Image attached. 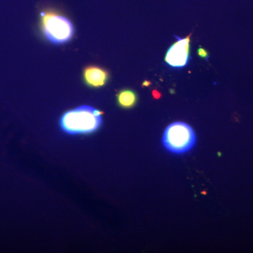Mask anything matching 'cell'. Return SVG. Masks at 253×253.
Segmentation results:
<instances>
[{
  "label": "cell",
  "instance_id": "obj_1",
  "mask_svg": "<svg viewBox=\"0 0 253 253\" xmlns=\"http://www.w3.org/2000/svg\"><path fill=\"white\" fill-rule=\"evenodd\" d=\"M102 113L89 106H82L68 111L60 121L61 129L70 134H89L102 124Z\"/></svg>",
  "mask_w": 253,
  "mask_h": 253
},
{
  "label": "cell",
  "instance_id": "obj_2",
  "mask_svg": "<svg viewBox=\"0 0 253 253\" xmlns=\"http://www.w3.org/2000/svg\"><path fill=\"white\" fill-rule=\"evenodd\" d=\"M196 134L193 128L186 123L176 122L166 128L163 136L165 147L174 154H184L196 143Z\"/></svg>",
  "mask_w": 253,
  "mask_h": 253
},
{
  "label": "cell",
  "instance_id": "obj_3",
  "mask_svg": "<svg viewBox=\"0 0 253 253\" xmlns=\"http://www.w3.org/2000/svg\"><path fill=\"white\" fill-rule=\"evenodd\" d=\"M42 23L46 39L54 44H64L71 41L74 36L72 22L61 15L52 13L44 14Z\"/></svg>",
  "mask_w": 253,
  "mask_h": 253
},
{
  "label": "cell",
  "instance_id": "obj_4",
  "mask_svg": "<svg viewBox=\"0 0 253 253\" xmlns=\"http://www.w3.org/2000/svg\"><path fill=\"white\" fill-rule=\"evenodd\" d=\"M191 34L185 38L175 36L177 41L169 47L166 53L165 61L173 68L184 67L189 60L190 38Z\"/></svg>",
  "mask_w": 253,
  "mask_h": 253
},
{
  "label": "cell",
  "instance_id": "obj_5",
  "mask_svg": "<svg viewBox=\"0 0 253 253\" xmlns=\"http://www.w3.org/2000/svg\"><path fill=\"white\" fill-rule=\"evenodd\" d=\"M109 73L104 68L89 66L83 71V79L86 85L99 88L104 86L109 81Z\"/></svg>",
  "mask_w": 253,
  "mask_h": 253
},
{
  "label": "cell",
  "instance_id": "obj_6",
  "mask_svg": "<svg viewBox=\"0 0 253 253\" xmlns=\"http://www.w3.org/2000/svg\"><path fill=\"white\" fill-rule=\"evenodd\" d=\"M118 104L124 109H130L134 107L137 101V95L130 89H123L118 93Z\"/></svg>",
  "mask_w": 253,
  "mask_h": 253
},
{
  "label": "cell",
  "instance_id": "obj_7",
  "mask_svg": "<svg viewBox=\"0 0 253 253\" xmlns=\"http://www.w3.org/2000/svg\"><path fill=\"white\" fill-rule=\"evenodd\" d=\"M198 54L202 59L208 60V58L209 57V54H208V51L203 47H199V50H198Z\"/></svg>",
  "mask_w": 253,
  "mask_h": 253
},
{
  "label": "cell",
  "instance_id": "obj_8",
  "mask_svg": "<svg viewBox=\"0 0 253 253\" xmlns=\"http://www.w3.org/2000/svg\"><path fill=\"white\" fill-rule=\"evenodd\" d=\"M153 96L155 99H159L161 96V94L157 90H154L153 91Z\"/></svg>",
  "mask_w": 253,
  "mask_h": 253
},
{
  "label": "cell",
  "instance_id": "obj_9",
  "mask_svg": "<svg viewBox=\"0 0 253 253\" xmlns=\"http://www.w3.org/2000/svg\"><path fill=\"white\" fill-rule=\"evenodd\" d=\"M148 84H150V83H148V82H145L144 83V85H148Z\"/></svg>",
  "mask_w": 253,
  "mask_h": 253
}]
</instances>
